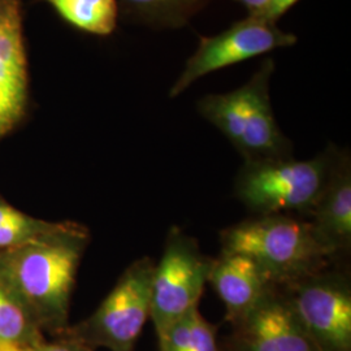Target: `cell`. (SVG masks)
I'll return each mask as SVG.
<instances>
[{
  "instance_id": "ba28073f",
  "label": "cell",
  "mask_w": 351,
  "mask_h": 351,
  "mask_svg": "<svg viewBox=\"0 0 351 351\" xmlns=\"http://www.w3.org/2000/svg\"><path fill=\"white\" fill-rule=\"evenodd\" d=\"M295 43L297 37L281 30L275 23L249 16L220 34L199 39L198 49L169 90V98L181 95L204 75Z\"/></svg>"
},
{
  "instance_id": "52a82bcc",
  "label": "cell",
  "mask_w": 351,
  "mask_h": 351,
  "mask_svg": "<svg viewBox=\"0 0 351 351\" xmlns=\"http://www.w3.org/2000/svg\"><path fill=\"white\" fill-rule=\"evenodd\" d=\"M317 351H351V281L328 268L282 287Z\"/></svg>"
},
{
  "instance_id": "5b68a950",
  "label": "cell",
  "mask_w": 351,
  "mask_h": 351,
  "mask_svg": "<svg viewBox=\"0 0 351 351\" xmlns=\"http://www.w3.org/2000/svg\"><path fill=\"white\" fill-rule=\"evenodd\" d=\"M155 262L143 256L130 264L99 307L62 336L95 349L134 351L150 319L151 284Z\"/></svg>"
},
{
  "instance_id": "7c38bea8",
  "label": "cell",
  "mask_w": 351,
  "mask_h": 351,
  "mask_svg": "<svg viewBox=\"0 0 351 351\" xmlns=\"http://www.w3.org/2000/svg\"><path fill=\"white\" fill-rule=\"evenodd\" d=\"M208 284L224 303L226 320L230 326L247 314L269 290L278 288L250 256L221 250L213 258Z\"/></svg>"
},
{
  "instance_id": "5bb4252c",
  "label": "cell",
  "mask_w": 351,
  "mask_h": 351,
  "mask_svg": "<svg viewBox=\"0 0 351 351\" xmlns=\"http://www.w3.org/2000/svg\"><path fill=\"white\" fill-rule=\"evenodd\" d=\"M66 24L98 37H108L117 27L120 7L117 0H42Z\"/></svg>"
},
{
  "instance_id": "30bf717a",
  "label": "cell",
  "mask_w": 351,
  "mask_h": 351,
  "mask_svg": "<svg viewBox=\"0 0 351 351\" xmlns=\"http://www.w3.org/2000/svg\"><path fill=\"white\" fill-rule=\"evenodd\" d=\"M29 103L21 0H0V141L25 116Z\"/></svg>"
},
{
  "instance_id": "6da1fadb",
  "label": "cell",
  "mask_w": 351,
  "mask_h": 351,
  "mask_svg": "<svg viewBox=\"0 0 351 351\" xmlns=\"http://www.w3.org/2000/svg\"><path fill=\"white\" fill-rule=\"evenodd\" d=\"M88 239L85 226L64 221L45 239L0 250V281L43 333L60 337L69 328L72 293Z\"/></svg>"
},
{
  "instance_id": "d6986e66",
  "label": "cell",
  "mask_w": 351,
  "mask_h": 351,
  "mask_svg": "<svg viewBox=\"0 0 351 351\" xmlns=\"http://www.w3.org/2000/svg\"><path fill=\"white\" fill-rule=\"evenodd\" d=\"M298 1L300 0H272V3L262 14H259V17H263L265 20L277 24V21Z\"/></svg>"
},
{
  "instance_id": "7a4b0ae2",
  "label": "cell",
  "mask_w": 351,
  "mask_h": 351,
  "mask_svg": "<svg viewBox=\"0 0 351 351\" xmlns=\"http://www.w3.org/2000/svg\"><path fill=\"white\" fill-rule=\"evenodd\" d=\"M220 245L221 251L250 256L278 288L333 262L308 220L289 215L255 216L229 226L220 233Z\"/></svg>"
},
{
  "instance_id": "8992f818",
  "label": "cell",
  "mask_w": 351,
  "mask_h": 351,
  "mask_svg": "<svg viewBox=\"0 0 351 351\" xmlns=\"http://www.w3.org/2000/svg\"><path fill=\"white\" fill-rule=\"evenodd\" d=\"M213 261L202 252L197 239L181 228L172 226L168 230L151 284L150 319L158 337L191 308L199 306Z\"/></svg>"
},
{
  "instance_id": "3957f363",
  "label": "cell",
  "mask_w": 351,
  "mask_h": 351,
  "mask_svg": "<svg viewBox=\"0 0 351 351\" xmlns=\"http://www.w3.org/2000/svg\"><path fill=\"white\" fill-rule=\"evenodd\" d=\"M275 60L268 58L241 88L208 94L198 101V112L217 128L243 162L293 156V143L277 124L269 97Z\"/></svg>"
},
{
  "instance_id": "ffe728a7",
  "label": "cell",
  "mask_w": 351,
  "mask_h": 351,
  "mask_svg": "<svg viewBox=\"0 0 351 351\" xmlns=\"http://www.w3.org/2000/svg\"><path fill=\"white\" fill-rule=\"evenodd\" d=\"M239 3L241 5H243L249 16H259L267 10V7L272 3V0H234Z\"/></svg>"
},
{
  "instance_id": "8fae6325",
  "label": "cell",
  "mask_w": 351,
  "mask_h": 351,
  "mask_svg": "<svg viewBox=\"0 0 351 351\" xmlns=\"http://www.w3.org/2000/svg\"><path fill=\"white\" fill-rule=\"evenodd\" d=\"M333 262L351 250V162L339 150L335 167L314 210L306 219Z\"/></svg>"
},
{
  "instance_id": "277c9868",
  "label": "cell",
  "mask_w": 351,
  "mask_h": 351,
  "mask_svg": "<svg viewBox=\"0 0 351 351\" xmlns=\"http://www.w3.org/2000/svg\"><path fill=\"white\" fill-rule=\"evenodd\" d=\"M339 152L329 145L308 160L288 156L243 162L234 195L255 216L295 213L307 219L326 189Z\"/></svg>"
},
{
  "instance_id": "ac0fdd59",
  "label": "cell",
  "mask_w": 351,
  "mask_h": 351,
  "mask_svg": "<svg viewBox=\"0 0 351 351\" xmlns=\"http://www.w3.org/2000/svg\"><path fill=\"white\" fill-rule=\"evenodd\" d=\"M27 351H95L91 348H88L86 345H84L82 342L77 341V339L66 337V336H60V337H55L53 341L47 342L46 339L43 342H40L37 346L29 349Z\"/></svg>"
},
{
  "instance_id": "9c48e42d",
  "label": "cell",
  "mask_w": 351,
  "mask_h": 351,
  "mask_svg": "<svg viewBox=\"0 0 351 351\" xmlns=\"http://www.w3.org/2000/svg\"><path fill=\"white\" fill-rule=\"evenodd\" d=\"M232 328L226 351H317L280 288L269 290Z\"/></svg>"
},
{
  "instance_id": "2e32d148",
  "label": "cell",
  "mask_w": 351,
  "mask_h": 351,
  "mask_svg": "<svg viewBox=\"0 0 351 351\" xmlns=\"http://www.w3.org/2000/svg\"><path fill=\"white\" fill-rule=\"evenodd\" d=\"M45 341L25 307L0 281V346L32 349Z\"/></svg>"
},
{
  "instance_id": "9a60e30c",
  "label": "cell",
  "mask_w": 351,
  "mask_h": 351,
  "mask_svg": "<svg viewBox=\"0 0 351 351\" xmlns=\"http://www.w3.org/2000/svg\"><path fill=\"white\" fill-rule=\"evenodd\" d=\"M158 341L159 351H221L217 326L202 315L199 306L180 317Z\"/></svg>"
},
{
  "instance_id": "4fadbf2b",
  "label": "cell",
  "mask_w": 351,
  "mask_h": 351,
  "mask_svg": "<svg viewBox=\"0 0 351 351\" xmlns=\"http://www.w3.org/2000/svg\"><path fill=\"white\" fill-rule=\"evenodd\" d=\"M126 20L156 29H177L202 11L210 0H117Z\"/></svg>"
},
{
  "instance_id": "e0dca14e",
  "label": "cell",
  "mask_w": 351,
  "mask_h": 351,
  "mask_svg": "<svg viewBox=\"0 0 351 351\" xmlns=\"http://www.w3.org/2000/svg\"><path fill=\"white\" fill-rule=\"evenodd\" d=\"M64 221H46L17 210L0 195V250L24 246L59 230Z\"/></svg>"
}]
</instances>
